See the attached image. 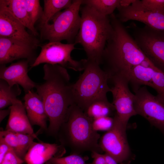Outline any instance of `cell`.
<instances>
[{
  "mask_svg": "<svg viewBox=\"0 0 164 164\" xmlns=\"http://www.w3.org/2000/svg\"><path fill=\"white\" fill-rule=\"evenodd\" d=\"M93 119L74 104L70 107L65 121L60 127L56 137L61 145L69 148L72 153L103 151L99 144L100 135L92 127Z\"/></svg>",
  "mask_w": 164,
  "mask_h": 164,
  "instance_id": "cell-3",
  "label": "cell"
},
{
  "mask_svg": "<svg viewBox=\"0 0 164 164\" xmlns=\"http://www.w3.org/2000/svg\"><path fill=\"white\" fill-rule=\"evenodd\" d=\"M91 156L93 161L91 163L86 164H108L103 154L95 151L91 152Z\"/></svg>",
  "mask_w": 164,
  "mask_h": 164,
  "instance_id": "cell-33",
  "label": "cell"
},
{
  "mask_svg": "<svg viewBox=\"0 0 164 164\" xmlns=\"http://www.w3.org/2000/svg\"><path fill=\"white\" fill-rule=\"evenodd\" d=\"M26 27L9 12L0 10V36L17 40L35 47L39 41L33 34L28 32Z\"/></svg>",
  "mask_w": 164,
  "mask_h": 164,
  "instance_id": "cell-14",
  "label": "cell"
},
{
  "mask_svg": "<svg viewBox=\"0 0 164 164\" xmlns=\"http://www.w3.org/2000/svg\"><path fill=\"white\" fill-rule=\"evenodd\" d=\"M75 43L64 44L61 42H49L39 46L40 52L33 63L30 66L31 68L45 63L59 65L76 71L83 70L85 59L77 61L73 59L72 52L75 49Z\"/></svg>",
  "mask_w": 164,
  "mask_h": 164,
  "instance_id": "cell-9",
  "label": "cell"
},
{
  "mask_svg": "<svg viewBox=\"0 0 164 164\" xmlns=\"http://www.w3.org/2000/svg\"><path fill=\"white\" fill-rule=\"evenodd\" d=\"M0 137L3 139L20 158L24 160V157L20 148L15 133L7 130L1 131Z\"/></svg>",
  "mask_w": 164,
  "mask_h": 164,
  "instance_id": "cell-27",
  "label": "cell"
},
{
  "mask_svg": "<svg viewBox=\"0 0 164 164\" xmlns=\"http://www.w3.org/2000/svg\"><path fill=\"white\" fill-rule=\"evenodd\" d=\"M83 73L71 84L74 102L84 111L94 101L108 100L107 94L111 88L108 74L96 63L85 59Z\"/></svg>",
  "mask_w": 164,
  "mask_h": 164,
  "instance_id": "cell-5",
  "label": "cell"
},
{
  "mask_svg": "<svg viewBox=\"0 0 164 164\" xmlns=\"http://www.w3.org/2000/svg\"><path fill=\"white\" fill-rule=\"evenodd\" d=\"M103 155L108 164H120L118 163L113 158L107 153H105Z\"/></svg>",
  "mask_w": 164,
  "mask_h": 164,
  "instance_id": "cell-35",
  "label": "cell"
},
{
  "mask_svg": "<svg viewBox=\"0 0 164 164\" xmlns=\"http://www.w3.org/2000/svg\"><path fill=\"white\" fill-rule=\"evenodd\" d=\"M117 9L118 13L116 16L122 23L135 20L155 29L164 31V12L147 9L143 6L140 0H134L128 6L119 5Z\"/></svg>",
  "mask_w": 164,
  "mask_h": 164,
  "instance_id": "cell-12",
  "label": "cell"
},
{
  "mask_svg": "<svg viewBox=\"0 0 164 164\" xmlns=\"http://www.w3.org/2000/svg\"><path fill=\"white\" fill-rule=\"evenodd\" d=\"M134 93V106L137 114L144 118L164 135V103L150 93L146 86Z\"/></svg>",
  "mask_w": 164,
  "mask_h": 164,
  "instance_id": "cell-10",
  "label": "cell"
},
{
  "mask_svg": "<svg viewBox=\"0 0 164 164\" xmlns=\"http://www.w3.org/2000/svg\"><path fill=\"white\" fill-rule=\"evenodd\" d=\"M109 16L112 29L100 64L109 79L125 75L133 67L149 61L116 15L113 13Z\"/></svg>",
  "mask_w": 164,
  "mask_h": 164,
  "instance_id": "cell-2",
  "label": "cell"
},
{
  "mask_svg": "<svg viewBox=\"0 0 164 164\" xmlns=\"http://www.w3.org/2000/svg\"><path fill=\"white\" fill-rule=\"evenodd\" d=\"M66 152L65 147L60 144L33 142L25 156L24 161L27 164H44L53 157H62Z\"/></svg>",
  "mask_w": 164,
  "mask_h": 164,
  "instance_id": "cell-16",
  "label": "cell"
},
{
  "mask_svg": "<svg viewBox=\"0 0 164 164\" xmlns=\"http://www.w3.org/2000/svg\"><path fill=\"white\" fill-rule=\"evenodd\" d=\"M115 111L114 106L108 100H98L92 103L84 112L88 117L94 119L101 117H110Z\"/></svg>",
  "mask_w": 164,
  "mask_h": 164,
  "instance_id": "cell-22",
  "label": "cell"
},
{
  "mask_svg": "<svg viewBox=\"0 0 164 164\" xmlns=\"http://www.w3.org/2000/svg\"><path fill=\"white\" fill-rule=\"evenodd\" d=\"M121 0H82V5L94 9L100 14L109 16L119 6Z\"/></svg>",
  "mask_w": 164,
  "mask_h": 164,
  "instance_id": "cell-24",
  "label": "cell"
},
{
  "mask_svg": "<svg viewBox=\"0 0 164 164\" xmlns=\"http://www.w3.org/2000/svg\"><path fill=\"white\" fill-rule=\"evenodd\" d=\"M16 133L20 148L25 158L29 148L33 142L34 139L36 138L38 139L37 135H34L20 133Z\"/></svg>",
  "mask_w": 164,
  "mask_h": 164,
  "instance_id": "cell-30",
  "label": "cell"
},
{
  "mask_svg": "<svg viewBox=\"0 0 164 164\" xmlns=\"http://www.w3.org/2000/svg\"><path fill=\"white\" fill-rule=\"evenodd\" d=\"M111 128L100 138L99 145L103 151L113 158L119 164H129L134 158L127 140L126 126L115 113Z\"/></svg>",
  "mask_w": 164,
  "mask_h": 164,
  "instance_id": "cell-8",
  "label": "cell"
},
{
  "mask_svg": "<svg viewBox=\"0 0 164 164\" xmlns=\"http://www.w3.org/2000/svg\"><path fill=\"white\" fill-rule=\"evenodd\" d=\"M155 67L149 61L135 66L125 75L134 92L142 86L151 87Z\"/></svg>",
  "mask_w": 164,
  "mask_h": 164,
  "instance_id": "cell-19",
  "label": "cell"
},
{
  "mask_svg": "<svg viewBox=\"0 0 164 164\" xmlns=\"http://www.w3.org/2000/svg\"><path fill=\"white\" fill-rule=\"evenodd\" d=\"M29 61L22 60L13 63L8 67L1 65L0 78L11 86L15 85L21 86L25 93L36 88L37 84L30 78L28 75Z\"/></svg>",
  "mask_w": 164,
  "mask_h": 164,
  "instance_id": "cell-15",
  "label": "cell"
},
{
  "mask_svg": "<svg viewBox=\"0 0 164 164\" xmlns=\"http://www.w3.org/2000/svg\"><path fill=\"white\" fill-rule=\"evenodd\" d=\"M24 105L32 125H37L41 129L47 131L48 118L43 102L39 95L33 90L25 93Z\"/></svg>",
  "mask_w": 164,
  "mask_h": 164,
  "instance_id": "cell-17",
  "label": "cell"
},
{
  "mask_svg": "<svg viewBox=\"0 0 164 164\" xmlns=\"http://www.w3.org/2000/svg\"><path fill=\"white\" fill-rule=\"evenodd\" d=\"M71 0H44V8L40 21V26L49 23L52 18L63 9L69 7Z\"/></svg>",
  "mask_w": 164,
  "mask_h": 164,
  "instance_id": "cell-21",
  "label": "cell"
},
{
  "mask_svg": "<svg viewBox=\"0 0 164 164\" xmlns=\"http://www.w3.org/2000/svg\"><path fill=\"white\" fill-rule=\"evenodd\" d=\"M88 159L87 156L72 153L65 157H53L46 164H86V161Z\"/></svg>",
  "mask_w": 164,
  "mask_h": 164,
  "instance_id": "cell-26",
  "label": "cell"
},
{
  "mask_svg": "<svg viewBox=\"0 0 164 164\" xmlns=\"http://www.w3.org/2000/svg\"><path fill=\"white\" fill-rule=\"evenodd\" d=\"M27 12L29 20L34 26L36 22L41 19L43 10L39 0H25Z\"/></svg>",
  "mask_w": 164,
  "mask_h": 164,
  "instance_id": "cell-25",
  "label": "cell"
},
{
  "mask_svg": "<svg viewBox=\"0 0 164 164\" xmlns=\"http://www.w3.org/2000/svg\"><path fill=\"white\" fill-rule=\"evenodd\" d=\"M134 0H121L120 5L121 6H126L131 4Z\"/></svg>",
  "mask_w": 164,
  "mask_h": 164,
  "instance_id": "cell-37",
  "label": "cell"
},
{
  "mask_svg": "<svg viewBox=\"0 0 164 164\" xmlns=\"http://www.w3.org/2000/svg\"><path fill=\"white\" fill-rule=\"evenodd\" d=\"M24 160L20 158L12 149L6 154L0 164H22Z\"/></svg>",
  "mask_w": 164,
  "mask_h": 164,
  "instance_id": "cell-32",
  "label": "cell"
},
{
  "mask_svg": "<svg viewBox=\"0 0 164 164\" xmlns=\"http://www.w3.org/2000/svg\"><path fill=\"white\" fill-rule=\"evenodd\" d=\"M43 82L37 84L36 93L41 98L49 124L48 134L56 138L74 104L70 77L67 69L59 65L45 64Z\"/></svg>",
  "mask_w": 164,
  "mask_h": 164,
  "instance_id": "cell-1",
  "label": "cell"
},
{
  "mask_svg": "<svg viewBox=\"0 0 164 164\" xmlns=\"http://www.w3.org/2000/svg\"><path fill=\"white\" fill-rule=\"evenodd\" d=\"M109 80L113 84L110 87V92L112 95V103L115 108V114L127 126L130 118L137 115L134 106L135 94L130 91L128 81L125 76H113L110 77Z\"/></svg>",
  "mask_w": 164,
  "mask_h": 164,
  "instance_id": "cell-11",
  "label": "cell"
},
{
  "mask_svg": "<svg viewBox=\"0 0 164 164\" xmlns=\"http://www.w3.org/2000/svg\"><path fill=\"white\" fill-rule=\"evenodd\" d=\"M11 149H12L3 139L0 137V162L2 161L6 154Z\"/></svg>",
  "mask_w": 164,
  "mask_h": 164,
  "instance_id": "cell-34",
  "label": "cell"
},
{
  "mask_svg": "<svg viewBox=\"0 0 164 164\" xmlns=\"http://www.w3.org/2000/svg\"><path fill=\"white\" fill-rule=\"evenodd\" d=\"M6 130L16 133L37 135L32 127L24 104L16 99L12 100Z\"/></svg>",
  "mask_w": 164,
  "mask_h": 164,
  "instance_id": "cell-18",
  "label": "cell"
},
{
  "mask_svg": "<svg viewBox=\"0 0 164 164\" xmlns=\"http://www.w3.org/2000/svg\"><path fill=\"white\" fill-rule=\"evenodd\" d=\"M0 10L6 11L29 29L34 36L38 33L32 24L26 10L25 0H0Z\"/></svg>",
  "mask_w": 164,
  "mask_h": 164,
  "instance_id": "cell-20",
  "label": "cell"
},
{
  "mask_svg": "<svg viewBox=\"0 0 164 164\" xmlns=\"http://www.w3.org/2000/svg\"><path fill=\"white\" fill-rule=\"evenodd\" d=\"M82 2V0H73L69 7L52 18L51 23L40 26L41 38L49 42L66 40L68 43H75L80 26L79 12Z\"/></svg>",
  "mask_w": 164,
  "mask_h": 164,
  "instance_id": "cell-6",
  "label": "cell"
},
{
  "mask_svg": "<svg viewBox=\"0 0 164 164\" xmlns=\"http://www.w3.org/2000/svg\"><path fill=\"white\" fill-rule=\"evenodd\" d=\"M141 2L147 9L164 12V0H142Z\"/></svg>",
  "mask_w": 164,
  "mask_h": 164,
  "instance_id": "cell-31",
  "label": "cell"
},
{
  "mask_svg": "<svg viewBox=\"0 0 164 164\" xmlns=\"http://www.w3.org/2000/svg\"><path fill=\"white\" fill-rule=\"evenodd\" d=\"M21 90L18 85L10 86L5 80L0 79V109H3L12 104V100L17 99Z\"/></svg>",
  "mask_w": 164,
  "mask_h": 164,
  "instance_id": "cell-23",
  "label": "cell"
},
{
  "mask_svg": "<svg viewBox=\"0 0 164 164\" xmlns=\"http://www.w3.org/2000/svg\"><path fill=\"white\" fill-rule=\"evenodd\" d=\"M80 11V26L74 43L82 46L87 60L100 65L112 29L110 16L103 15L86 5H84Z\"/></svg>",
  "mask_w": 164,
  "mask_h": 164,
  "instance_id": "cell-4",
  "label": "cell"
},
{
  "mask_svg": "<svg viewBox=\"0 0 164 164\" xmlns=\"http://www.w3.org/2000/svg\"><path fill=\"white\" fill-rule=\"evenodd\" d=\"M133 38L147 59L164 73V31L131 24Z\"/></svg>",
  "mask_w": 164,
  "mask_h": 164,
  "instance_id": "cell-7",
  "label": "cell"
},
{
  "mask_svg": "<svg viewBox=\"0 0 164 164\" xmlns=\"http://www.w3.org/2000/svg\"><path fill=\"white\" fill-rule=\"evenodd\" d=\"M151 87L156 91V96L164 103V73L156 67L155 69Z\"/></svg>",
  "mask_w": 164,
  "mask_h": 164,
  "instance_id": "cell-28",
  "label": "cell"
},
{
  "mask_svg": "<svg viewBox=\"0 0 164 164\" xmlns=\"http://www.w3.org/2000/svg\"><path fill=\"white\" fill-rule=\"evenodd\" d=\"M36 48L17 40L0 36V65H5L20 59L27 60L31 62V65L36 58L35 52Z\"/></svg>",
  "mask_w": 164,
  "mask_h": 164,
  "instance_id": "cell-13",
  "label": "cell"
},
{
  "mask_svg": "<svg viewBox=\"0 0 164 164\" xmlns=\"http://www.w3.org/2000/svg\"><path fill=\"white\" fill-rule=\"evenodd\" d=\"M10 108L9 107V108L7 109H1L0 110V122L2 121L10 113Z\"/></svg>",
  "mask_w": 164,
  "mask_h": 164,
  "instance_id": "cell-36",
  "label": "cell"
},
{
  "mask_svg": "<svg viewBox=\"0 0 164 164\" xmlns=\"http://www.w3.org/2000/svg\"><path fill=\"white\" fill-rule=\"evenodd\" d=\"M113 123V118L104 116L93 119L92 125L93 129L96 131H108L111 128Z\"/></svg>",
  "mask_w": 164,
  "mask_h": 164,
  "instance_id": "cell-29",
  "label": "cell"
}]
</instances>
